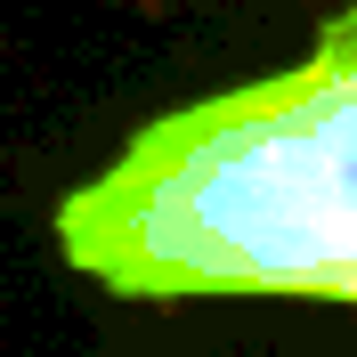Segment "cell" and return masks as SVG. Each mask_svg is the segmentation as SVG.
<instances>
[{
	"label": "cell",
	"mask_w": 357,
	"mask_h": 357,
	"mask_svg": "<svg viewBox=\"0 0 357 357\" xmlns=\"http://www.w3.org/2000/svg\"><path fill=\"white\" fill-rule=\"evenodd\" d=\"M57 244L130 301H349L357 309V8L292 73L178 106L73 187Z\"/></svg>",
	"instance_id": "obj_1"
}]
</instances>
